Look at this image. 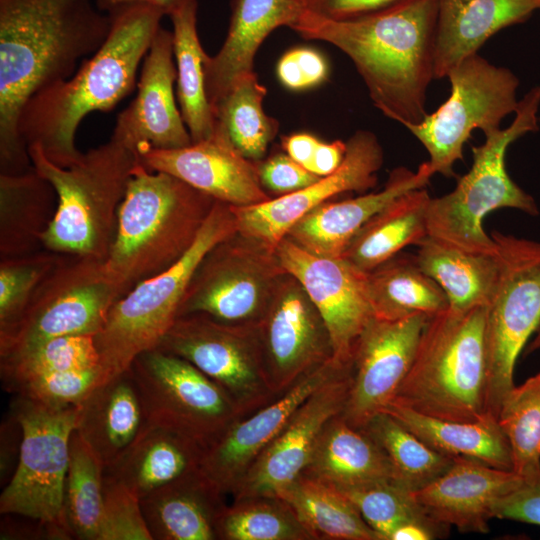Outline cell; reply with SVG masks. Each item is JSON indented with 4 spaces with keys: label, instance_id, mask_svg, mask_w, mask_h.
<instances>
[{
    "label": "cell",
    "instance_id": "5b68a950",
    "mask_svg": "<svg viewBox=\"0 0 540 540\" xmlns=\"http://www.w3.org/2000/svg\"><path fill=\"white\" fill-rule=\"evenodd\" d=\"M33 168L57 194L55 215L42 235V247L105 260L115 238L118 210L139 163L131 149L110 138L69 166L51 162L40 146H28Z\"/></svg>",
    "mask_w": 540,
    "mask_h": 540
},
{
    "label": "cell",
    "instance_id": "74e56055",
    "mask_svg": "<svg viewBox=\"0 0 540 540\" xmlns=\"http://www.w3.org/2000/svg\"><path fill=\"white\" fill-rule=\"evenodd\" d=\"M312 540H380L351 501L336 487L301 474L278 495Z\"/></svg>",
    "mask_w": 540,
    "mask_h": 540
},
{
    "label": "cell",
    "instance_id": "6f0895ef",
    "mask_svg": "<svg viewBox=\"0 0 540 540\" xmlns=\"http://www.w3.org/2000/svg\"><path fill=\"white\" fill-rule=\"evenodd\" d=\"M276 74L280 83L289 90H306V83L293 50L286 51L279 59Z\"/></svg>",
    "mask_w": 540,
    "mask_h": 540
},
{
    "label": "cell",
    "instance_id": "bcb514c9",
    "mask_svg": "<svg viewBox=\"0 0 540 540\" xmlns=\"http://www.w3.org/2000/svg\"><path fill=\"white\" fill-rule=\"evenodd\" d=\"M62 256L63 254L44 249L26 255L1 258L0 332L19 321L37 286Z\"/></svg>",
    "mask_w": 540,
    "mask_h": 540
},
{
    "label": "cell",
    "instance_id": "836d02e7",
    "mask_svg": "<svg viewBox=\"0 0 540 540\" xmlns=\"http://www.w3.org/2000/svg\"><path fill=\"white\" fill-rule=\"evenodd\" d=\"M430 199L425 187L402 194L366 222L341 257L367 273L406 246H418L428 236Z\"/></svg>",
    "mask_w": 540,
    "mask_h": 540
},
{
    "label": "cell",
    "instance_id": "b9f144b4",
    "mask_svg": "<svg viewBox=\"0 0 540 540\" xmlns=\"http://www.w3.org/2000/svg\"><path fill=\"white\" fill-rule=\"evenodd\" d=\"M0 357L1 377L9 391L32 377L58 371L100 368L93 335L58 336Z\"/></svg>",
    "mask_w": 540,
    "mask_h": 540
},
{
    "label": "cell",
    "instance_id": "d4e9b609",
    "mask_svg": "<svg viewBox=\"0 0 540 540\" xmlns=\"http://www.w3.org/2000/svg\"><path fill=\"white\" fill-rule=\"evenodd\" d=\"M434 174L428 161L416 171L395 168L382 190L327 201L299 219L286 237L314 255L341 257L353 237L376 213L402 194L426 187Z\"/></svg>",
    "mask_w": 540,
    "mask_h": 540
},
{
    "label": "cell",
    "instance_id": "8fae6325",
    "mask_svg": "<svg viewBox=\"0 0 540 540\" xmlns=\"http://www.w3.org/2000/svg\"><path fill=\"white\" fill-rule=\"evenodd\" d=\"M11 414L20 425L21 444L0 496V512L59 526L71 535L64 519V488L76 406L50 407L16 394Z\"/></svg>",
    "mask_w": 540,
    "mask_h": 540
},
{
    "label": "cell",
    "instance_id": "30bf717a",
    "mask_svg": "<svg viewBox=\"0 0 540 540\" xmlns=\"http://www.w3.org/2000/svg\"><path fill=\"white\" fill-rule=\"evenodd\" d=\"M125 293L105 260L63 254L37 286L19 321L0 332V356L58 336H95Z\"/></svg>",
    "mask_w": 540,
    "mask_h": 540
},
{
    "label": "cell",
    "instance_id": "d6986e66",
    "mask_svg": "<svg viewBox=\"0 0 540 540\" xmlns=\"http://www.w3.org/2000/svg\"><path fill=\"white\" fill-rule=\"evenodd\" d=\"M287 273L304 287L330 334L333 358L353 360L356 343L373 318L366 273L342 257L314 255L288 237L276 247Z\"/></svg>",
    "mask_w": 540,
    "mask_h": 540
},
{
    "label": "cell",
    "instance_id": "8992f818",
    "mask_svg": "<svg viewBox=\"0 0 540 540\" xmlns=\"http://www.w3.org/2000/svg\"><path fill=\"white\" fill-rule=\"evenodd\" d=\"M486 311L485 306L447 308L430 317L391 402L447 420L491 417L486 412Z\"/></svg>",
    "mask_w": 540,
    "mask_h": 540
},
{
    "label": "cell",
    "instance_id": "d6a6232c",
    "mask_svg": "<svg viewBox=\"0 0 540 540\" xmlns=\"http://www.w3.org/2000/svg\"><path fill=\"white\" fill-rule=\"evenodd\" d=\"M56 207L54 187L34 168L19 174H0L1 258L39 251Z\"/></svg>",
    "mask_w": 540,
    "mask_h": 540
},
{
    "label": "cell",
    "instance_id": "f35d334b",
    "mask_svg": "<svg viewBox=\"0 0 540 540\" xmlns=\"http://www.w3.org/2000/svg\"><path fill=\"white\" fill-rule=\"evenodd\" d=\"M267 89L255 72L240 77L214 106L217 122L236 149L252 161L264 159L279 130L278 121L267 115L263 101Z\"/></svg>",
    "mask_w": 540,
    "mask_h": 540
},
{
    "label": "cell",
    "instance_id": "8d00e7d4",
    "mask_svg": "<svg viewBox=\"0 0 540 540\" xmlns=\"http://www.w3.org/2000/svg\"><path fill=\"white\" fill-rule=\"evenodd\" d=\"M197 9L198 3L194 1L169 16L177 70V99L192 142L210 137L217 125L206 93L205 64L209 55L199 39Z\"/></svg>",
    "mask_w": 540,
    "mask_h": 540
},
{
    "label": "cell",
    "instance_id": "9f6ffc18",
    "mask_svg": "<svg viewBox=\"0 0 540 540\" xmlns=\"http://www.w3.org/2000/svg\"><path fill=\"white\" fill-rule=\"evenodd\" d=\"M97 7L107 13L112 14L115 11L131 5H149L158 9L162 14L170 16L177 10L197 0H94Z\"/></svg>",
    "mask_w": 540,
    "mask_h": 540
},
{
    "label": "cell",
    "instance_id": "680465c9",
    "mask_svg": "<svg viewBox=\"0 0 540 540\" xmlns=\"http://www.w3.org/2000/svg\"><path fill=\"white\" fill-rule=\"evenodd\" d=\"M539 349H540V326L538 330L536 331V333L534 334V337L529 341L526 348V353L529 354Z\"/></svg>",
    "mask_w": 540,
    "mask_h": 540
},
{
    "label": "cell",
    "instance_id": "277c9868",
    "mask_svg": "<svg viewBox=\"0 0 540 540\" xmlns=\"http://www.w3.org/2000/svg\"><path fill=\"white\" fill-rule=\"evenodd\" d=\"M216 201L138 163L118 210L106 267L126 292L167 270L193 245Z\"/></svg>",
    "mask_w": 540,
    "mask_h": 540
},
{
    "label": "cell",
    "instance_id": "603a6c76",
    "mask_svg": "<svg viewBox=\"0 0 540 540\" xmlns=\"http://www.w3.org/2000/svg\"><path fill=\"white\" fill-rule=\"evenodd\" d=\"M149 171L170 174L217 201L248 206L269 200L258 175V161L243 156L217 122L214 133L176 149H149L138 156Z\"/></svg>",
    "mask_w": 540,
    "mask_h": 540
},
{
    "label": "cell",
    "instance_id": "4dcf8cb0",
    "mask_svg": "<svg viewBox=\"0 0 540 540\" xmlns=\"http://www.w3.org/2000/svg\"><path fill=\"white\" fill-rule=\"evenodd\" d=\"M205 446L165 426L149 423L126 452L104 474L140 498L201 469Z\"/></svg>",
    "mask_w": 540,
    "mask_h": 540
},
{
    "label": "cell",
    "instance_id": "ab89813d",
    "mask_svg": "<svg viewBox=\"0 0 540 540\" xmlns=\"http://www.w3.org/2000/svg\"><path fill=\"white\" fill-rule=\"evenodd\" d=\"M363 429L389 459L399 485L413 492L439 477L453 463L386 412L376 414Z\"/></svg>",
    "mask_w": 540,
    "mask_h": 540
},
{
    "label": "cell",
    "instance_id": "44dd1931",
    "mask_svg": "<svg viewBox=\"0 0 540 540\" xmlns=\"http://www.w3.org/2000/svg\"><path fill=\"white\" fill-rule=\"evenodd\" d=\"M174 61L172 31L160 26L142 62L137 94L119 113L111 136L137 156L149 149H176L192 143L176 105Z\"/></svg>",
    "mask_w": 540,
    "mask_h": 540
},
{
    "label": "cell",
    "instance_id": "db71d44e",
    "mask_svg": "<svg viewBox=\"0 0 540 540\" xmlns=\"http://www.w3.org/2000/svg\"><path fill=\"white\" fill-rule=\"evenodd\" d=\"M347 150L346 142L335 140L322 142L316 148L310 171L318 176H327L335 172L342 164Z\"/></svg>",
    "mask_w": 540,
    "mask_h": 540
},
{
    "label": "cell",
    "instance_id": "f546056e",
    "mask_svg": "<svg viewBox=\"0 0 540 540\" xmlns=\"http://www.w3.org/2000/svg\"><path fill=\"white\" fill-rule=\"evenodd\" d=\"M304 475L339 490L380 482H397L394 469L381 447L363 429L341 414L321 431Z\"/></svg>",
    "mask_w": 540,
    "mask_h": 540
},
{
    "label": "cell",
    "instance_id": "7402d4cb",
    "mask_svg": "<svg viewBox=\"0 0 540 540\" xmlns=\"http://www.w3.org/2000/svg\"><path fill=\"white\" fill-rule=\"evenodd\" d=\"M346 363L330 359L265 406L236 420L205 449L202 472L225 495H232L252 464L300 405Z\"/></svg>",
    "mask_w": 540,
    "mask_h": 540
},
{
    "label": "cell",
    "instance_id": "816d5d0a",
    "mask_svg": "<svg viewBox=\"0 0 540 540\" xmlns=\"http://www.w3.org/2000/svg\"><path fill=\"white\" fill-rule=\"evenodd\" d=\"M402 1L404 0H303L307 11L334 20L359 17Z\"/></svg>",
    "mask_w": 540,
    "mask_h": 540
},
{
    "label": "cell",
    "instance_id": "f1b7e54d",
    "mask_svg": "<svg viewBox=\"0 0 540 540\" xmlns=\"http://www.w3.org/2000/svg\"><path fill=\"white\" fill-rule=\"evenodd\" d=\"M225 494L201 469L140 498L153 540H217Z\"/></svg>",
    "mask_w": 540,
    "mask_h": 540
},
{
    "label": "cell",
    "instance_id": "83f0119b",
    "mask_svg": "<svg viewBox=\"0 0 540 540\" xmlns=\"http://www.w3.org/2000/svg\"><path fill=\"white\" fill-rule=\"evenodd\" d=\"M538 9L540 0H437L435 78L446 77L498 31Z\"/></svg>",
    "mask_w": 540,
    "mask_h": 540
},
{
    "label": "cell",
    "instance_id": "4fadbf2b",
    "mask_svg": "<svg viewBox=\"0 0 540 540\" xmlns=\"http://www.w3.org/2000/svg\"><path fill=\"white\" fill-rule=\"evenodd\" d=\"M286 274L276 248L237 231L203 257L178 317L199 313L227 324H258Z\"/></svg>",
    "mask_w": 540,
    "mask_h": 540
},
{
    "label": "cell",
    "instance_id": "3957f363",
    "mask_svg": "<svg viewBox=\"0 0 540 540\" xmlns=\"http://www.w3.org/2000/svg\"><path fill=\"white\" fill-rule=\"evenodd\" d=\"M102 46L68 79L41 89L24 104L18 131L25 145H38L56 165L67 167L81 154L75 137L91 112L109 111L136 87V78L164 16L149 5L112 14Z\"/></svg>",
    "mask_w": 540,
    "mask_h": 540
},
{
    "label": "cell",
    "instance_id": "ac0fdd59",
    "mask_svg": "<svg viewBox=\"0 0 540 540\" xmlns=\"http://www.w3.org/2000/svg\"><path fill=\"white\" fill-rule=\"evenodd\" d=\"M353 381V360L344 364L295 411L280 433L249 468L233 500L277 496L305 470L318 437L342 413Z\"/></svg>",
    "mask_w": 540,
    "mask_h": 540
},
{
    "label": "cell",
    "instance_id": "c3c4849f",
    "mask_svg": "<svg viewBox=\"0 0 540 540\" xmlns=\"http://www.w3.org/2000/svg\"><path fill=\"white\" fill-rule=\"evenodd\" d=\"M101 382L100 368L66 370L27 379L13 392L50 407H73Z\"/></svg>",
    "mask_w": 540,
    "mask_h": 540
},
{
    "label": "cell",
    "instance_id": "60d3db41",
    "mask_svg": "<svg viewBox=\"0 0 540 540\" xmlns=\"http://www.w3.org/2000/svg\"><path fill=\"white\" fill-rule=\"evenodd\" d=\"M103 489L104 465L73 431L64 488V519L72 538L98 539Z\"/></svg>",
    "mask_w": 540,
    "mask_h": 540
},
{
    "label": "cell",
    "instance_id": "9a60e30c",
    "mask_svg": "<svg viewBox=\"0 0 540 540\" xmlns=\"http://www.w3.org/2000/svg\"><path fill=\"white\" fill-rule=\"evenodd\" d=\"M157 348L194 365L229 395L243 416L278 396L268 382L257 324H227L199 313L183 315Z\"/></svg>",
    "mask_w": 540,
    "mask_h": 540
},
{
    "label": "cell",
    "instance_id": "4316f807",
    "mask_svg": "<svg viewBox=\"0 0 540 540\" xmlns=\"http://www.w3.org/2000/svg\"><path fill=\"white\" fill-rule=\"evenodd\" d=\"M148 424L129 370L96 385L76 406L74 431L104 469L116 462Z\"/></svg>",
    "mask_w": 540,
    "mask_h": 540
},
{
    "label": "cell",
    "instance_id": "d590c367",
    "mask_svg": "<svg viewBox=\"0 0 540 540\" xmlns=\"http://www.w3.org/2000/svg\"><path fill=\"white\" fill-rule=\"evenodd\" d=\"M373 317L395 320L415 313L432 317L448 308L439 284L418 265L415 255L398 253L366 273Z\"/></svg>",
    "mask_w": 540,
    "mask_h": 540
},
{
    "label": "cell",
    "instance_id": "cb8c5ba5",
    "mask_svg": "<svg viewBox=\"0 0 540 540\" xmlns=\"http://www.w3.org/2000/svg\"><path fill=\"white\" fill-rule=\"evenodd\" d=\"M523 483L512 470L454 459L439 477L411 494L436 523L460 532L487 533L497 502Z\"/></svg>",
    "mask_w": 540,
    "mask_h": 540
},
{
    "label": "cell",
    "instance_id": "e575fe53",
    "mask_svg": "<svg viewBox=\"0 0 540 540\" xmlns=\"http://www.w3.org/2000/svg\"><path fill=\"white\" fill-rule=\"evenodd\" d=\"M415 257L420 268L445 292L448 308L464 311L489 305L500 272L499 252L471 253L427 236L418 245Z\"/></svg>",
    "mask_w": 540,
    "mask_h": 540
},
{
    "label": "cell",
    "instance_id": "7c38bea8",
    "mask_svg": "<svg viewBox=\"0 0 540 540\" xmlns=\"http://www.w3.org/2000/svg\"><path fill=\"white\" fill-rule=\"evenodd\" d=\"M446 77L451 84L448 99L420 123L406 128L425 147L434 173L453 177L471 133L500 129L501 121L516 111L519 80L508 68L478 53L462 59Z\"/></svg>",
    "mask_w": 540,
    "mask_h": 540
},
{
    "label": "cell",
    "instance_id": "ba28073f",
    "mask_svg": "<svg viewBox=\"0 0 540 540\" xmlns=\"http://www.w3.org/2000/svg\"><path fill=\"white\" fill-rule=\"evenodd\" d=\"M235 232L231 206L216 201L189 250L170 268L139 282L114 303L94 336L102 382L127 371L138 355L159 346L178 317L201 260Z\"/></svg>",
    "mask_w": 540,
    "mask_h": 540
},
{
    "label": "cell",
    "instance_id": "9c48e42d",
    "mask_svg": "<svg viewBox=\"0 0 540 540\" xmlns=\"http://www.w3.org/2000/svg\"><path fill=\"white\" fill-rule=\"evenodd\" d=\"M500 272L487 306L486 412L497 419L516 361L540 326V242L493 231Z\"/></svg>",
    "mask_w": 540,
    "mask_h": 540
},
{
    "label": "cell",
    "instance_id": "7dc6e473",
    "mask_svg": "<svg viewBox=\"0 0 540 540\" xmlns=\"http://www.w3.org/2000/svg\"><path fill=\"white\" fill-rule=\"evenodd\" d=\"M97 540H153L140 497L104 474L103 510Z\"/></svg>",
    "mask_w": 540,
    "mask_h": 540
},
{
    "label": "cell",
    "instance_id": "2e32d148",
    "mask_svg": "<svg viewBox=\"0 0 540 540\" xmlns=\"http://www.w3.org/2000/svg\"><path fill=\"white\" fill-rule=\"evenodd\" d=\"M257 327L268 382L276 395L333 358L330 334L319 310L289 273Z\"/></svg>",
    "mask_w": 540,
    "mask_h": 540
},
{
    "label": "cell",
    "instance_id": "f6af8a7d",
    "mask_svg": "<svg viewBox=\"0 0 540 540\" xmlns=\"http://www.w3.org/2000/svg\"><path fill=\"white\" fill-rule=\"evenodd\" d=\"M340 491L380 540H389L392 532L407 522H435L422 512L411 491L396 482H380Z\"/></svg>",
    "mask_w": 540,
    "mask_h": 540
},
{
    "label": "cell",
    "instance_id": "7a4b0ae2",
    "mask_svg": "<svg viewBox=\"0 0 540 540\" xmlns=\"http://www.w3.org/2000/svg\"><path fill=\"white\" fill-rule=\"evenodd\" d=\"M437 0H404L359 17L334 20L305 10L291 28L346 54L374 106L404 127L427 115L435 78Z\"/></svg>",
    "mask_w": 540,
    "mask_h": 540
},
{
    "label": "cell",
    "instance_id": "11a10c76",
    "mask_svg": "<svg viewBox=\"0 0 540 540\" xmlns=\"http://www.w3.org/2000/svg\"><path fill=\"white\" fill-rule=\"evenodd\" d=\"M320 141L313 134L299 132L283 136L281 146L288 156L310 171L313 157Z\"/></svg>",
    "mask_w": 540,
    "mask_h": 540
},
{
    "label": "cell",
    "instance_id": "ffe728a7",
    "mask_svg": "<svg viewBox=\"0 0 540 540\" xmlns=\"http://www.w3.org/2000/svg\"><path fill=\"white\" fill-rule=\"evenodd\" d=\"M430 317L415 313L384 320L373 317L353 353V381L342 417L363 428L395 398L409 372Z\"/></svg>",
    "mask_w": 540,
    "mask_h": 540
},
{
    "label": "cell",
    "instance_id": "e0dca14e",
    "mask_svg": "<svg viewBox=\"0 0 540 540\" xmlns=\"http://www.w3.org/2000/svg\"><path fill=\"white\" fill-rule=\"evenodd\" d=\"M345 158L330 175L287 195L248 206H231L237 231L276 248L291 227L317 206L346 192H364L377 184L384 155L376 135L356 131L346 142Z\"/></svg>",
    "mask_w": 540,
    "mask_h": 540
},
{
    "label": "cell",
    "instance_id": "5bb4252c",
    "mask_svg": "<svg viewBox=\"0 0 540 540\" xmlns=\"http://www.w3.org/2000/svg\"><path fill=\"white\" fill-rule=\"evenodd\" d=\"M149 423L174 429L207 448L244 417L229 395L187 360L155 348L128 369Z\"/></svg>",
    "mask_w": 540,
    "mask_h": 540
},
{
    "label": "cell",
    "instance_id": "52a82bcc",
    "mask_svg": "<svg viewBox=\"0 0 540 540\" xmlns=\"http://www.w3.org/2000/svg\"><path fill=\"white\" fill-rule=\"evenodd\" d=\"M539 104L540 85L519 101L510 126L484 134V143L472 147L470 170L451 192L429 201V237L463 251L495 255L497 244L482 226L487 214L501 208L539 214L535 199L511 179L505 163L508 147L526 133L538 130Z\"/></svg>",
    "mask_w": 540,
    "mask_h": 540
},
{
    "label": "cell",
    "instance_id": "484cf974",
    "mask_svg": "<svg viewBox=\"0 0 540 540\" xmlns=\"http://www.w3.org/2000/svg\"><path fill=\"white\" fill-rule=\"evenodd\" d=\"M306 10L303 0H233L225 41L205 64L208 100L214 106L243 75L254 72L255 55L275 29L292 28Z\"/></svg>",
    "mask_w": 540,
    "mask_h": 540
},
{
    "label": "cell",
    "instance_id": "7bdbcfd3",
    "mask_svg": "<svg viewBox=\"0 0 540 540\" xmlns=\"http://www.w3.org/2000/svg\"><path fill=\"white\" fill-rule=\"evenodd\" d=\"M218 540H312L297 515L278 496L233 500L216 527Z\"/></svg>",
    "mask_w": 540,
    "mask_h": 540
},
{
    "label": "cell",
    "instance_id": "f5cc1de1",
    "mask_svg": "<svg viewBox=\"0 0 540 540\" xmlns=\"http://www.w3.org/2000/svg\"><path fill=\"white\" fill-rule=\"evenodd\" d=\"M307 89L321 85L329 76V64L325 57L310 47L293 48Z\"/></svg>",
    "mask_w": 540,
    "mask_h": 540
},
{
    "label": "cell",
    "instance_id": "681fc988",
    "mask_svg": "<svg viewBox=\"0 0 540 540\" xmlns=\"http://www.w3.org/2000/svg\"><path fill=\"white\" fill-rule=\"evenodd\" d=\"M258 175L265 191L276 197L296 192L321 177L294 161L285 152L258 161Z\"/></svg>",
    "mask_w": 540,
    "mask_h": 540
},
{
    "label": "cell",
    "instance_id": "1f68e13d",
    "mask_svg": "<svg viewBox=\"0 0 540 540\" xmlns=\"http://www.w3.org/2000/svg\"><path fill=\"white\" fill-rule=\"evenodd\" d=\"M382 412L390 414L442 455L512 470L510 446L493 417L473 422L447 420L427 416L393 402Z\"/></svg>",
    "mask_w": 540,
    "mask_h": 540
},
{
    "label": "cell",
    "instance_id": "f907efd6",
    "mask_svg": "<svg viewBox=\"0 0 540 540\" xmlns=\"http://www.w3.org/2000/svg\"><path fill=\"white\" fill-rule=\"evenodd\" d=\"M494 518L540 526V475L500 499L493 509Z\"/></svg>",
    "mask_w": 540,
    "mask_h": 540
},
{
    "label": "cell",
    "instance_id": "ee69618b",
    "mask_svg": "<svg viewBox=\"0 0 540 540\" xmlns=\"http://www.w3.org/2000/svg\"><path fill=\"white\" fill-rule=\"evenodd\" d=\"M497 421L508 441L512 471L525 482L540 475V371L505 397Z\"/></svg>",
    "mask_w": 540,
    "mask_h": 540
},
{
    "label": "cell",
    "instance_id": "6da1fadb",
    "mask_svg": "<svg viewBox=\"0 0 540 540\" xmlns=\"http://www.w3.org/2000/svg\"><path fill=\"white\" fill-rule=\"evenodd\" d=\"M110 29L94 0H0V174L33 167L18 131L24 104L70 78Z\"/></svg>",
    "mask_w": 540,
    "mask_h": 540
}]
</instances>
